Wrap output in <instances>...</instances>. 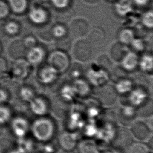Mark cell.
<instances>
[{
	"instance_id": "7402d4cb",
	"label": "cell",
	"mask_w": 153,
	"mask_h": 153,
	"mask_svg": "<svg viewBox=\"0 0 153 153\" xmlns=\"http://www.w3.org/2000/svg\"><path fill=\"white\" fill-rule=\"evenodd\" d=\"M133 7L132 0H116L114 10L121 16H125L132 12Z\"/></svg>"
},
{
	"instance_id": "d4e9b609",
	"label": "cell",
	"mask_w": 153,
	"mask_h": 153,
	"mask_svg": "<svg viewBox=\"0 0 153 153\" xmlns=\"http://www.w3.org/2000/svg\"><path fill=\"white\" fill-rule=\"evenodd\" d=\"M59 94L61 99L67 103L73 102L77 97L76 94L72 84H65L62 86Z\"/></svg>"
},
{
	"instance_id": "6da1fadb",
	"label": "cell",
	"mask_w": 153,
	"mask_h": 153,
	"mask_svg": "<svg viewBox=\"0 0 153 153\" xmlns=\"http://www.w3.org/2000/svg\"><path fill=\"white\" fill-rule=\"evenodd\" d=\"M56 125L53 119L42 117L36 120L31 126V132L36 140L42 143L51 141L56 136Z\"/></svg>"
},
{
	"instance_id": "b9f144b4",
	"label": "cell",
	"mask_w": 153,
	"mask_h": 153,
	"mask_svg": "<svg viewBox=\"0 0 153 153\" xmlns=\"http://www.w3.org/2000/svg\"><path fill=\"white\" fill-rule=\"evenodd\" d=\"M151 0H132L133 4L139 7H145L149 4Z\"/></svg>"
},
{
	"instance_id": "8fae6325",
	"label": "cell",
	"mask_w": 153,
	"mask_h": 153,
	"mask_svg": "<svg viewBox=\"0 0 153 153\" xmlns=\"http://www.w3.org/2000/svg\"><path fill=\"white\" fill-rule=\"evenodd\" d=\"M28 16L31 23L34 24L44 25L49 20V13L42 6H33L29 10Z\"/></svg>"
},
{
	"instance_id": "74e56055",
	"label": "cell",
	"mask_w": 153,
	"mask_h": 153,
	"mask_svg": "<svg viewBox=\"0 0 153 153\" xmlns=\"http://www.w3.org/2000/svg\"><path fill=\"white\" fill-rule=\"evenodd\" d=\"M54 7L58 10H65L68 7L70 0H50Z\"/></svg>"
},
{
	"instance_id": "ab89813d",
	"label": "cell",
	"mask_w": 153,
	"mask_h": 153,
	"mask_svg": "<svg viewBox=\"0 0 153 153\" xmlns=\"http://www.w3.org/2000/svg\"><path fill=\"white\" fill-rule=\"evenodd\" d=\"M20 95L22 99L26 102H30L35 98L33 91L27 88H23L21 89Z\"/></svg>"
},
{
	"instance_id": "d590c367",
	"label": "cell",
	"mask_w": 153,
	"mask_h": 153,
	"mask_svg": "<svg viewBox=\"0 0 153 153\" xmlns=\"http://www.w3.org/2000/svg\"><path fill=\"white\" fill-rule=\"evenodd\" d=\"M5 30L7 33L10 35H15L19 31V24L13 21L8 22L5 26Z\"/></svg>"
},
{
	"instance_id": "5bb4252c",
	"label": "cell",
	"mask_w": 153,
	"mask_h": 153,
	"mask_svg": "<svg viewBox=\"0 0 153 153\" xmlns=\"http://www.w3.org/2000/svg\"><path fill=\"white\" fill-rule=\"evenodd\" d=\"M50 107L49 102L44 98H34L30 102L31 111L37 116H45L49 111Z\"/></svg>"
},
{
	"instance_id": "ba28073f",
	"label": "cell",
	"mask_w": 153,
	"mask_h": 153,
	"mask_svg": "<svg viewBox=\"0 0 153 153\" xmlns=\"http://www.w3.org/2000/svg\"><path fill=\"white\" fill-rule=\"evenodd\" d=\"M79 142V137L76 132L66 131L61 133L59 135L58 145L62 151L73 152L76 149Z\"/></svg>"
},
{
	"instance_id": "e0dca14e",
	"label": "cell",
	"mask_w": 153,
	"mask_h": 153,
	"mask_svg": "<svg viewBox=\"0 0 153 153\" xmlns=\"http://www.w3.org/2000/svg\"><path fill=\"white\" fill-rule=\"evenodd\" d=\"M77 97L81 98L88 97L91 92V85L85 79H77L72 83Z\"/></svg>"
},
{
	"instance_id": "cb8c5ba5",
	"label": "cell",
	"mask_w": 153,
	"mask_h": 153,
	"mask_svg": "<svg viewBox=\"0 0 153 153\" xmlns=\"http://www.w3.org/2000/svg\"><path fill=\"white\" fill-rule=\"evenodd\" d=\"M138 67L142 72L152 74L153 70V58L152 54L144 53L139 58Z\"/></svg>"
},
{
	"instance_id": "30bf717a",
	"label": "cell",
	"mask_w": 153,
	"mask_h": 153,
	"mask_svg": "<svg viewBox=\"0 0 153 153\" xmlns=\"http://www.w3.org/2000/svg\"><path fill=\"white\" fill-rule=\"evenodd\" d=\"M133 137L131 132H128L126 130H119L118 129L111 146L112 148L122 152L123 150L128 149L133 142Z\"/></svg>"
},
{
	"instance_id": "83f0119b",
	"label": "cell",
	"mask_w": 153,
	"mask_h": 153,
	"mask_svg": "<svg viewBox=\"0 0 153 153\" xmlns=\"http://www.w3.org/2000/svg\"><path fill=\"white\" fill-rule=\"evenodd\" d=\"M118 38L120 43L128 46L135 38L134 31L130 28H123L119 32Z\"/></svg>"
},
{
	"instance_id": "f6af8a7d",
	"label": "cell",
	"mask_w": 153,
	"mask_h": 153,
	"mask_svg": "<svg viewBox=\"0 0 153 153\" xmlns=\"http://www.w3.org/2000/svg\"><path fill=\"white\" fill-rule=\"evenodd\" d=\"M7 98V95L5 91L0 90V102H4L5 101Z\"/></svg>"
},
{
	"instance_id": "f35d334b",
	"label": "cell",
	"mask_w": 153,
	"mask_h": 153,
	"mask_svg": "<svg viewBox=\"0 0 153 153\" xmlns=\"http://www.w3.org/2000/svg\"><path fill=\"white\" fill-rule=\"evenodd\" d=\"M86 110V114L91 119H95V118L100 114V109L97 105H91Z\"/></svg>"
},
{
	"instance_id": "277c9868",
	"label": "cell",
	"mask_w": 153,
	"mask_h": 153,
	"mask_svg": "<svg viewBox=\"0 0 153 153\" xmlns=\"http://www.w3.org/2000/svg\"><path fill=\"white\" fill-rule=\"evenodd\" d=\"M92 47L87 40L78 39L73 48L72 54L75 60L79 62L88 61L92 56Z\"/></svg>"
},
{
	"instance_id": "9a60e30c",
	"label": "cell",
	"mask_w": 153,
	"mask_h": 153,
	"mask_svg": "<svg viewBox=\"0 0 153 153\" xmlns=\"http://www.w3.org/2000/svg\"><path fill=\"white\" fill-rule=\"evenodd\" d=\"M60 74L49 65L45 66L40 71V81L45 85H50L56 82Z\"/></svg>"
},
{
	"instance_id": "52a82bcc",
	"label": "cell",
	"mask_w": 153,
	"mask_h": 153,
	"mask_svg": "<svg viewBox=\"0 0 153 153\" xmlns=\"http://www.w3.org/2000/svg\"><path fill=\"white\" fill-rule=\"evenodd\" d=\"M128 100L129 105L137 108L145 105L149 100V93L145 87H134L128 94Z\"/></svg>"
},
{
	"instance_id": "7c38bea8",
	"label": "cell",
	"mask_w": 153,
	"mask_h": 153,
	"mask_svg": "<svg viewBox=\"0 0 153 153\" xmlns=\"http://www.w3.org/2000/svg\"><path fill=\"white\" fill-rule=\"evenodd\" d=\"M86 37V40L92 48L93 47H98L105 42V34L102 28L99 26H94L89 29Z\"/></svg>"
},
{
	"instance_id": "484cf974",
	"label": "cell",
	"mask_w": 153,
	"mask_h": 153,
	"mask_svg": "<svg viewBox=\"0 0 153 153\" xmlns=\"http://www.w3.org/2000/svg\"><path fill=\"white\" fill-rule=\"evenodd\" d=\"M7 3L10 12L15 14H22L26 12L28 6L27 0H7Z\"/></svg>"
},
{
	"instance_id": "8992f818",
	"label": "cell",
	"mask_w": 153,
	"mask_h": 153,
	"mask_svg": "<svg viewBox=\"0 0 153 153\" xmlns=\"http://www.w3.org/2000/svg\"><path fill=\"white\" fill-rule=\"evenodd\" d=\"M89 23L83 17H76L71 21L68 28V33L72 37L80 39L86 36L89 31Z\"/></svg>"
},
{
	"instance_id": "d6986e66",
	"label": "cell",
	"mask_w": 153,
	"mask_h": 153,
	"mask_svg": "<svg viewBox=\"0 0 153 153\" xmlns=\"http://www.w3.org/2000/svg\"><path fill=\"white\" fill-rule=\"evenodd\" d=\"M76 149L77 153H100L97 142L91 139L79 141Z\"/></svg>"
},
{
	"instance_id": "ffe728a7",
	"label": "cell",
	"mask_w": 153,
	"mask_h": 153,
	"mask_svg": "<svg viewBox=\"0 0 153 153\" xmlns=\"http://www.w3.org/2000/svg\"><path fill=\"white\" fill-rule=\"evenodd\" d=\"M13 132L19 139H23L27 134L29 128L28 123L22 118H16L13 120L12 123Z\"/></svg>"
},
{
	"instance_id": "7a4b0ae2",
	"label": "cell",
	"mask_w": 153,
	"mask_h": 153,
	"mask_svg": "<svg viewBox=\"0 0 153 153\" xmlns=\"http://www.w3.org/2000/svg\"><path fill=\"white\" fill-rule=\"evenodd\" d=\"M48 65L54 68L59 74L66 72L70 67V59L66 52L56 49L49 54Z\"/></svg>"
},
{
	"instance_id": "ac0fdd59",
	"label": "cell",
	"mask_w": 153,
	"mask_h": 153,
	"mask_svg": "<svg viewBox=\"0 0 153 153\" xmlns=\"http://www.w3.org/2000/svg\"><path fill=\"white\" fill-rule=\"evenodd\" d=\"M67 131L71 132H76L78 128H83L85 126V122L83 119L82 114L76 110H73L70 112L67 120Z\"/></svg>"
},
{
	"instance_id": "9c48e42d",
	"label": "cell",
	"mask_w": 153,
	"mask_h": 153,
	"mask_svg": "<svg viewBox=\"0 0 153 153\" xmlns=\"http://www.w3.org/2000/svg\"><path fill=\"white\" fill-rule=\"evenodd\" d=\"M118 128L114 126L112 122H105L100 127H98L97 133L96 137L101 143L106 144H111Z\"/></svg>"
},
{
	"instance_id": "7dc6e473",
	"label": "cell",
	"mask_w": 153,
	"mask_h": 153,
	"mask_svg": "<svg viewBox=\"0 0 153 153\" xmlns=\"http://www.w3.org/2000/svg\"><path fill=\"white\" fill-rule=\"evenodd\" d=\"M108 1H116V0H108Z\"/></svg>"
},
{
	"instance_id": "4dcf8cb0",
	"label": "cell",
	"mask_w": 153,
	"mask_h": 153,
	"mask_svg": "<svg viewBox=\"0 0 153 153\" xmlns=\"http://www.w3.org/2000/svg\"><path fill=\"white\" fill-rule=\"evenodd\" d=\"M84 133L85 136L90 139L93 137H96L97 133L98 126L94 122H90L84 126Z\"/></svg>"
},
{
	"instance_id": "44dd1931",
	"label": "cell",
	"mask_w": 153,
	"mask_h": 153,
	"mask_svg": "<svg viewBox=\"0 0 153 153\" xmlns=\"http://www.w3.org/2000/svg\"><path fill=\"white\" fill-rule=\"evenodd\" d=\"M114 87L117 93L126 95L128 94L134 86L132 79L124 77L116 81Z\"/></svg>"
},
{
	"instance_id": "d6a6232c",
	"label": "cell",
	"mask_w": 153,
	"mask_h": 153,
	"mask_svg": "<svg viewBox=\"0 0 153 153\" xmlns=\"http://www.w3.org/2000/svg\"><path fill=\"white\" fill-rule=\"evenodd\" d=\"M143 26L147 29H152L153 27V13L152 10H147L144 13L141 19Z\"/></svg>"
},
{
	"instance_id": "60d3db41",
	"label": "cell",
	"mask_w": 153,
	"mask_h": 153,
	"mask_svg": "<svg viewBox=\"0 0 153 153\" xmlns=\"http://www.w3.org/2000/svg\"><path fill=\"white\" fill-rule=\"evenodd\" d=\"M10 117V112L8 109L0 106V124H3L8 121Z\"/></svg>"
},
{
	"instance_id": "603a6c76",
	"label": "cell",
	"mask_w": 153,
	"mask_h": 153,
	"mask_svg": "<svg viewBox=\"0 0 153 153\" xmlns=\"http://www.w3.org/2000/svg\"><path fill=\"white\" fill-rule=\"evenodd\" d=\"M45 56V51L43 48L39 47H33L29 50L27 54L28 60L31 64L34 65L41 63Z\"/></svg>"
},
{
	"instance_id": "f1b7e54d",
	"label": "cell",
	"mask_w": 153,
	"mask_h": 153,
	"mask_svg": "<svg viewBox=\"0 0 153 153\" xmlns=\"http://www.w3.org/2000/svg\"><path fill=\"white\" fill-rule=\"evenodd\" d=\"M51 33L53 38L60 39L68 36V28L63 23H58L52 26Z\"/></svg>"
},
{
	"instance_id": "ee69618b",
	"label": "cell",
	"mask_w": 153,
	"mask_h": 153,
	"mask_svg": "<svg viewBox=\"0 0 153 153\" xmlns=\"http://www.w3.org/2000/svg\"><path fill=\"white\" fill-rule=\"evenodd\" d=\"M86 4L89 5H96L100 2L101 0H82Z\"/></svg>"
},
{
	"instance_id": "bcb514c9",
	"label": "cell",
	"mask_w": 153,
	"mask_h": 153,
	"mask_svg": "<svg viewBox=\"0 0 153 153\" xmlns=\"http://www.w3.org/2000/svg\"><path fill=\"white\" fill-rule=\"evenodd\" d=\"M56 153H73V152H65L63 151H62V150H59V151H58V152H56Z\"/></svg>"
},
{
	"instance_id": "836d02e7",
	"label": "cell",
	"mask_w": 153,
	"mask_h": 153,
	"mask_svg": "<svg viewBox=\"0 0 153 153\" xmlns=\"http://www.w3.org/2000/svg\"><path fill=\"white\" fill-rule=\"evenodd\" d=\"M82 66L80 65L75 64L71 68H69V76L73 80H75L77 79L82 78L83 75V71Z\"/></svg>"
},
{
	"instance_id": "4316f807",
	"label": "cell",
	"mask_w": 153,
	"mask_h": 153,
	"mask_svg": "<svg viewBox=\"0 0 153 153\" xmlns=\"http://www.w3.org/2000/svg\"><path fill=\"white\" fill-rule=\"evenodd\" d=\"M127 46L121 44L119 42L113 45L110 49V56L113 60L120 62L123 56L128 51L126 48Z\"/></svg>"
},
{
	"instance_id": "f546056e",
	"label": "cell",
	"mask_w": 153,
	"mask_h": 153,
	"mask_svg": "<svg viewBox=\"0 0 153 153\" xmlns=\"http://www.w3.org/2000/svg\"><path fill=\"white\" fill-rule=\"evenodd\" d=\"M128 153H152L149 146L145 142L137 141L131 144L128 149Z\"/></svg>"
},
{
	"instance_id": "8d00e7d4",
	"label": "cell",
	"mask_w": 153,
	"mask_h": 153,
	"mask_svg": "<svg viewBox=\"0 0 153 153\" xmlns=\"http://www.w3.org/2000/svg\"><path fill=\"white\" fill-rule=\"evenodd\" d=\"M10 13V8L7 2L0 0V19L6 18Z\"/></svg>"
},
{
	"instance_id": "3957f363",
	"label": "cell",
	"mask_w": 153,
	"mask_h": 153,
	"mask_svg": "<svg viewBox=\"0 0 153 153\" xmlns=\"http://www.w3.org/2000/svg\"><path fill=\"white\" fill-rule=\"evenodd\" d=\"M86 77V80L91 85L100 87L107 84L111 76L108 70L97 65H93L87 69Z\"/></svg>"
},
{
	"instance_id": "7bdbcfd3",
	"label": "cell",
	"mask_w": 153,
	"mask_h": 153,
	"mask_svg": "<svg viewBox=\"0 0 153 153\" xmlns=\"http://www.w3.org/2000/svg\"><path fill=\"white\" fill-rule=\"evenodd\" d=\"M100 153H122V152L112 147L111 149H108L104 150L102 152H100Z\"/></svg>"
},
{
	"instance_id": "5b68a950",
	"label": "cell",
	"mask_w": 153,
	"mask_h": 153,
	"mask_svg": "<svg viewBox=\"0 0 153 153\" xmlns=\"http://www.w3.org/2000/svg\"><path fill=\"white\" fill-rule=\"evenodd\" d=\"M130 132L137 141L147 142L152 137V129L142 121H134L131 125Z\"/></svg>"
},
{
	"instance_id": "e575fe53",
	"label": "cell",
	"mask_w": 153,
	"mask_h": 153,
	"mask_svg": "<svg viewBox=\"0 0 153 153\" xmlns=\"http://www.w3.org/2000/svg\"><path fill=\"white\" fill-rule=\"evenodd\" d=\"M130 45L136 52L143 51L146 48L145 41L140 38H135Z\"/></svg>"
},
{
	"instance_id": "2e32d148",
	"label": "cell",
	"mask_w": 153,
	"mask_h": 153,
	"mask_svg": "<svg viewBox=\"0 0 153 153\" xmlns=\"http://www.w3.org/2000/svg\"><path fill=\"white\" fill-rule=\"evenodd\" d=\"M137 108L131 105H124L121 109L119 114V121L124 126H128L132 124L137 117Z\"/></svg>"
},
{
	"instance_id": "1f68e13d",
	"label": "cell",
	"mask_w": 153,
	"mask_h": 153,
	"mask_svg": "<svg viewBox=\"0 0 153 153\" xmlns=\"http://www.w3.org/2000/svg\"><path fill=\"white\" fill-rule=\"evenodd\" d=\"M71 45V40L70 38H68V36H67L66 37L63 38L62 39L56 40V49L68 52L70 50Z\"/></svg>"
},
{
	"instance_id": "c3c4849f",
	"label": "cell",
	"mask_w": 153,
	"mask_h": 153,
	"mask_svg": "<svg viewBox=\"0 0 153 153\" xmlns=\"http://www.w3.org/2000/svg\"><path fill=\"white\" fill-rule=\"evenodd\" d=\"M42 153V152H40V153Z\"/></svg>"
},
{
	"instance_id": "4fadbf2b",
	"label": "cell",
	"mask_w": 153,
	"mask_h": 153,
	"mask_svg": "<svg viewBox=\"0 0 153 153\" xmlns=\"http://www.w3.org/2000/svg\"><path fill=\"white\" fill-rule=\"evenodd\" d=\"M139 61V57L137 53L128 51L123 56L120 63L123 70L126 72H131L138 68Z\"/></svg>"
}]
</instances>
